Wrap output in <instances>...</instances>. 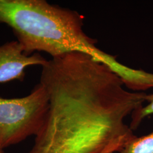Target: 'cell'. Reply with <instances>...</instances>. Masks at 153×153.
Segmentation results:
<instances>
[{
  "label": "cell",
  "instance_id": "1",
  "mask_svg": "<svg viewBox=\"0 0 153 153\" xmlns=\"http://www.w3.org/2000/svg\"><path fill=\"white\" fill-rule=\"evenodd\" d=\"M42 67L49 110L30 153H99L135 136L126 119L143 106L146 94L128 90L108 66L81 52Z\"/></svg>",
  "mask_w": 153,
  "mask_h": 153
},
{
  "label": "cell",
  "instance_id": "2",
  "mask_svg": "<svg viewBox=\"0 0 153 153\" xmlns=\"http://www.w3.org/2000/svg\"><path fill=\"white\" fill-rule=\"evenodd\" d=\"M83 21L77 11L45 0H0V23L11 28L25 55L44 52L54 58L77 52L105 64L111 55L85 33Z\"/></svg>",
  "mask_w": 153,
  "mask_h": 153
},
{
  "label": "cell",
  "instance_id": "3",
  "mask_svg": "<svg viewBox=\"0 0 153 153\" xmlns=\"http://www.w3.org/2000/svg\"><path fill=\"white\" fill-rule=\"evenodd\" d=\"M48 94L39 83L29 95L22 98L0 97V149L36 136L46 119Z\"/></svg>",
  "mask_w": 153,
  "mask_h": 153
},
{
  "label": "cell",
  "instance_id": "4",
  "mask_svg": "<svg viewBox=\"0 0 153 153\" xmlns=\"http://www.w3.org/2000/svg\"><path fill=\"white\" fill-rule=\"evenodd\" d=\"M47 60L39 53H24L21 45L11 41L0 45V83L23 81L25 69L31 66H43Z\"/></svg>",
  "mask_w": 153,
  "mask_h": 153
},
{
  "label": "cell",
  "instance_id": "5",
  "mask_svg": "<svg viewBox=\"0 0 153 153\" xmlns=\"http://www.w3.org/2000/svg\"><path fill=\"white\" fill-rule=\"evenodd\" d=\"M119 153H153V131L141 137L135 136Z\"/></svg>",
  "mask_w": 153,
  "mask_h": 153
},
{
  "label": "cell",
  "instance_id": "6",
  "mask_svg": "<svg viewBox=\"0 0 153 153\" xmlns=\"http://www.w3.org/2000/svg\"><path fill=\"white\" fill-rule=\"evenodd\" d=\"M146 102H148L146 105L136 110L131 115V120L129 126L133 131L137 129L145 117L153 114V94L146 95Z\"/></svg>",
  "mask_w": 153,
  "mask_h": 153
},
{
  "label": "cell",
  "instance_id": "7",
  "mask_svg": "<svg viewBox=\"0 0 153 153\" xmlns=\"http://www.w3.org/2000/svg\"><path fill=\"white\" fill-rule=\"evenodd\" d=\"M131 139L124 138V139L118 140L116 142L111 143V145H109V146L106 147L102 152L99 153H114L115 152L119 153L121 150L126 145V143Z\"/></svg>",
  "mask_w": 153,
  "mask_h": 153
},
{
  "label": "cell",
  "instance_id": "8",
  "mask_svg": "<svg viewBox=\"0 0 153 153\" xmlns=\"http://www.w3.org/2000/svg\"><path fill=\"white\" fill-rule=\"evenodd\" d=\"M0 153H5V152H4V151L3 150L0 149Z\"/></svg>",
  "mask_w": 153,
  "mask_h": 153
}]
</instances>
